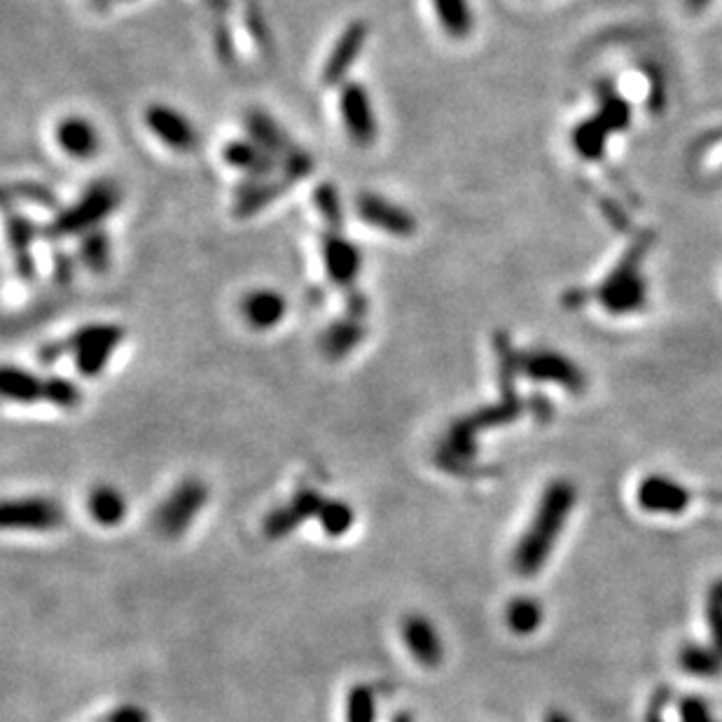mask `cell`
Wrapping results in <instances>:
<instances>
[{
    "label": "cell",
    "instance_id": "cell-1",
    "mask_svg": "<svg viewBox=\"0 0 722 722\" xmlns=\"http://www.w3.org/2000/svg\"><path fill=\"white\" fill-rule=\"evenodd\" d=\"M575 503V489L571 482H552L547 487L543 501L538 505L536 517L519 540L515 550V571L524 578L536 575L540 568L545 566L547 557H550L554 543H557L559 531L564 529L568 512H571Z\"/></svg>",
    "mask_w": 722,
    "mask_h": 722
},
{
    "label": "cell",
    "instance_id": "cell-2",
    "mask_svg": "<svg viewBox=\"0 0 722 722\" xmlns=\"http://www.w3.org/2000/svg\"><path fill=\"white\" fill-rule=\"evenodd\" d=\"M122 204V190L115 180L99 178L85 187L73 204H68L57 211L52 222L43 227V234L50 241H64L71 236H80L101 227L110 215H113Z\"/></svg>",
    "mask_w": 722,
    "mask_h": 722
},
{
    "label": "cell",
    "instance_id": "cell-3",
    "mask_svg": "<svg viewBox=\"0 0 722 722\" xmlns=\"http://www.w3.org/2000/svg\"><path fill=\"white\" fill-rule=\"evenodd\" d=\"M650 236L636 241L624 255L620 265H617L603 286L599 288V300L610 314H631L638 311L645 304V281L641 276V262L643 253L648 251Z\"/></svg>",
    "mask_w": 722,
    "mask_h": 722
},
{
    "label": "cell",
    "instance_id": "cell-4",
    "mask_svg": "<svg viewBox=\"0 0 722 722\" xmlns=\"http://www.w3.org/2000/svg\"><path fill=\"white\" fill-rule=\"evenodd\" d=\"M124 335L127 332L117 323H87L71 332V337L66 339L68 353L73 356V363L82 377H101Z\"/></svg>",
    "mask_w": 722,
    "mask_h": 722
},
{
    "label": "cell",
    "instance_id": "cell-5",
    "mask_svg": "<svg viewBox=\"0 0 722 722\" xmlns=\"http://www.w3.org/2000/svg\"><path fill=\"white\" fill-rule=\"evenodd\" d=\"M208 503V487L199 477H185L178 487L164 498L155 512V526L164 538L176 540L187 533L194 519Z\"/></svg>",
    "mask_w": 722,
    "mask_h": 722
},
{
    "label": "cell",
    "instance_id": "cell-6",
    "mask_svg": "<svg viewBox=\"0 0 722 722\" xmlns=\"http://www.w3.org/2000/svg\"><path fill=\"white\" fill-rule=\"evenodd\" d=\"M339 117L351 143L370 148L379 138V120L374 113L370 92L363 82L349 80L339 87Z\"/></svg>",
    "mask_w": 722,
    "mask_h": 722
},
{
    "label": "cell",
    "instance_id": "cell-7",
    "mask_svg": "<svg viewBox=\"0 0 722 722\" xmlns=\"http://www.w3.org/2000/svg\"><path fill=\"white\" fill-rule=\"evenodd\" d=\"M143 124L164 148L190 155L199 148V131L187 115L169 103H150L143 110Z\"/></svg>",
    "mask_w": 722,
    "mask_h": 722
},
{
    "label": "cell",
    "instance_id": "cell-8",
    "mask_svg": "<svg viewBox=\"0 0 722 722\" xmlns=\"http://www.w3.org/2000/svg\"><path fill=\"white\" fill-rule=\"evenodd\" d=\"M321 255L325 276L339 290L356 288L358 276L363 272V251L353 244L344 232L325 229L321 234Z\"/></svg>",
    "mask_w": 722,
    "mask_h": 722
},
{
    "label": "cell",
    "instance_id": "cell-9",
    "mask_svg": "<svg viewBox=\"0 0 722 722\" xmlns=\"http://www.w3.org/2000/svg\"><path fill=\"white\" fill-rule=\"evenodd\" d=\"M3 529L8 531H33L45 533L54 531L64 524V510L59 503L50 498L33 496V498H10L3 503Z\"/></svg>",
    "mask_w": 722,
    "mask_h": 722
},
{
    "label": "cell",
    "instance_id": "cell-10",
    "mask_svg": "<svg viewBox=\"0 0 722 722\" xmlns=\"http://www.w3.org/2000/svg\"><path fill=\"white\" fill-rule=\"evenodd\" d=\"M356 215L365 222L367 227L379 229L388 236L398 239H409L416 234V218L407 208H402L395 201L381 197L377 192H360L353 201Z\"/></svg>",
    "mask_w": 722,
    "mask_h": 722
},
{
    "label": "cell",
    "instance_id": "cell-11",
    "mask_svg": "<svg viewBox=\"0 0 722 722\" xmlns=\"http://www.w3.org/2000/svg\"><path fill=\"white\" fill-rule=\"evenodd\" d=\"M367 36H370V24L365 19H353L344 26L323 64L321 78L325 87H342L344 82H349V73L365 50Z\"/></svg>",
    "mask_w": 722,
    "mask_h": 722
},
{
    "label": "cell",
    "instance_id": "cell-12",
    "mask_svg": "<svg viewBox=\"0 0 722 722\" xmlns=\"http://www.w3.org/2000/svg\"><path fill=\"white\" fill-rule=\"evenodd\" d=\"M519 370L533 381H554L566 386L571 393H582L585 374L571 358L554 351H529L519 356Z\"/></svg>",
    "mask_w": 722,
    "mask_h": 722
},
{
    "label": "cell",
    "instance_id": "cell-13",
    "mask_svg": "<svg viewBox=\"0 0 722 722\" xmlns=\"http://www.w3.org/2000/svg\"><path fill=\"white\" fill-rule=\"evenodd\" d=\"M325 501H328V498H325L321 491L304 487L297 491V494L293 496V501H290L288 505H281V508L269 512L262 531H265V536L269 540L286 538L297 529V526H302L304 522H307V519H318Z\"/></svg>",
    "mask_w": 722,
    "mask_h": 722
},
{
    "label": "cell",
    "instance_id": "cell-14",
    "mask_svg": "<svg viewBox=\"0 0 722 722\" xmlns=\"http://www.w3.org/2000/svg\"><path fill=\"white\" fill-rule=\"evenodd\" d=\"M54 141L66 157L75 162H89L101 152V134L85 115H66L54 127Z\"/></svg>",
    "mask_w": 722,
    "mask_h": 722
},
{
    "label": "cell",
    "instance_id": "cell-15",
    "mask_svg": "<svg viewBox=\"0 0 722 722\" xmlns=\"http://www.w3.org/2000/svg\"><path fill=\"white\" fill-rule=\"evenodd\" d=\"M239 311L248 328L267 332L279 328L286 321L288 300L286 295L274 288H253L241 297Z\"/></svg>",
    "mask_w": 722,
    "mask_h": 722
},
{
    "label": "cell",
    "instance_id": "cell-16",
    "mask_svg": "<svg viewBox=\"0 0 722 722\" xmlns=\"http://www.w3.org/2000/svg\"><path fill=\"white\" fill-rule=\"evenodd\" d=\"M400 634H402V643L409 650L416 662L426 669H435V666L442 664L444 659V645L442 638L437 634V627L428 617H423L419 613L407 615L405 620L400 624Z\"/></svg>",
    "mask_w": 722,
    "mask_h": 722
},
{
    "label": "cell",
    "instance_id": "cell-17",
    "mask_svg": "<svg viewBox=\"0 0 722 722\" xmlns=\"http://www.w3.org/2000/svg\"><path fill=\"white\" fill-rule=\"evenodd\" d=\"M222 162L234 171L244 173V178H272L279 176V159L269 155L265 148L253 143L251 138H232L222 145Z\"/></svg>",
    "mask_w": 722,
    "mask_h": 722
},
{
    "label": "cell",
    "instance_id": "cell-18",
    "mask_svg": "<svg viewBox=\"0 0 722 722\" xmlns=\"http://www.w3.org/2000/svg\"><path fill=\"white\" fill-rule=\"evenodd\" d=\"M38 234H43V229L29 215L8 211V241L15 255V272L24 283L36 281L38 276V262L33 258V244L38 241Z\"/></svg>",
    "mask_w": 722,
    "mask_h": 722
},
{
    "label": "cell",
    "instance_id": "cell-19",
    "mask_svg": "<svg viewBox=\"0 0 722 722\" xmlns=\"http://www.w3.org/2000/svg\"><path fill=\"white\" fill-rule=\"evenodd\" d=\"M288 185L279 176L272 178H244L234 190V206L232 211L239 220L253 218L274 204Z\"/></svg>",
    "mask_w": 722,
    "mask_h": 722
},
{
    "label": "cell",
    "instance_id": "cell-20",
    "mask_svg": "<svg viewBox=\"0 0 722 722\" xmlns=\"http://www.w3.org/2000/svg\"><path fill=\"white\" fill-rule=\"evenodd\" d=\"M367 337V325L358 318L344 316L335 318L325 325L321 335H318V349L330 363H339V360L349 358Z\"/></svg>",
    "mask_w": 722,
    "mask_h": 722
},
{
    "label": "cell",
    "instance_id": "cell-21",
    "mask_svg": "<svg viewBox=\"0 0 722 722\" xmlns=\"http://www.w3.org/2000/svg\"><path fill=\"white\" fill-rule=\"evenodd\" d=\"M708 617H711L713 631H715V648L713 652L706 650H692L687 648L680 657V662L690 673H699V676H713L722 669V582L713 587L711 599H708Z\"/></svg>",
    "mask_w": 722,
    "mask_h": 722
},
{
    "label": "cell",
    "instance_id": "cell-22",
    "mask_svg": "<svg viewBox=\"0 0 722 722\" xmlns=\"http://www.w3.org/2000/svg\"><path fill=\"white\" fill-rule=\"evenodd\" d=\"M638 505L648 512L678 515L690 505V494L673 479L652 475L645 477L641 489H638Z\"/></svg>",
    "mask_w": 722,
    "mask_h": 722
},
{
    "label": "cell",
    "instance_id": "cell-23",
    "mask_svg": "<svg viewBox=\"0 0 722 722\" xmlns=\"http://www.w3.org/2000/svg\"><path fill=\"white\" fill-rule=\"evenodd\" d=\"M244 127H246V138H251L253 143H258L260 148H265L269 155H274L276 159H281L288 150L295 148L293 138L288 136V131L283 129L267 110L248 108L244 113Z\"/></svg>",
    "mask_w": 722,
    "mask_h": 722
},
{
    "label": "cell",
    "instance_id": "cell-24",
    "mask_svg": "<svg viewBox=\"0 0 722 722\" xmlns=\"http://www.w3.org/2000/svg\"><path fill=\"white\" fill-rule=\"evenodd\" d=\"M0 391H3V398L8 402L36 405V402H43L45 377L26 370V367L5 365L3 374H0Z\"/></svg>",
    "mask_w": 722,
    "mask_h": 722
},
{
    "label": "cell",
    "instance_id": "cell-25",
    "mask_svg": "<svg viewBox=\"0 0 722 722\" xmlns=\"http://www.w3.org/2000/svg\"><path fill=\"white\" fill-rule=\"evenodd\" d=\"M127 498L122 496L120 489L108 487V484H99L89 491L87 496V512L94 524L103 526V529H115L127 517Z\"/></svg>",
    "mask_w": 722,
    "mask_h": 722
},
{
    "label": "cell",
    "instance_id": "cell-26",
    "mask_svg": "<svg viewBox=\"0 0 722 722\" xmlns=\"http://www.w3.org/2000/svg\"><path fill=\"white\" fill-rule=\"evenodd\" d=\"M440 29L451 40H468L475 31V10L470 0H430Z\"/></svg>",
    "mask_w": 722,
    "mask_h": 722
},
{
    "label": "cell",
    "instance_id": "cell-27",
    "mask_svg": "<svg viewBox=\"0 0 722 722\" xmlns=\"http://www.w3.org/2000/svg\"><path fill=\"white\" fill-rule=\"evenodd\" d=\"M78 262L87 272L106 274L113 265V241L103 227L82 234L78 241Z\"/></svg>",
    "mask_w": 722,
    "mask_h": 722
},
{
    "label": "cell",
    "instance_id": "cell-28",
    "mask_svg": "<svg viewBox=\"0 0 722 722\" xmlns=\"http://www.w3.org/2000/svg\"><path fill=\"white\" fill-rule=\"evenodd\" d=\"M15 201L17 204L24 201V204L45 208V211H61L59 194L50 185L40 183V180H17V183L5 187V206L10 208Z\"/></svg>",
    "mask_w": 722,
    "mask_h": 722
},
{
    "label": "cell",
    "instance_id": "cell-29",
    "mask_svg": "<svg viewBox=\"0 0 722 722\" xmlns=\"http://www.w3.org/2000/svg\"><path fill=\"white\" fill-rule=\"evenodd\" d=\"M311 201H314L316 213L321 215L325 225H328V229L342 232L346 213H344L342 194H339L337 185L330 183V180H323V183H318L314 187V192H311Z\"/></svg>",
    "mask_w": 722,
    "mask_h": 722
},
{
    "label": "cell",
    "instance_id": "cell-30",
    "mask_svg": "<svg viewBox=\"0 0 722 722\" xmlns=\"http://www.w3.org/2000/svg\"><path fill=\"white\" fill-rule=\"evenodd\" d=\"M608 127L603 124L599 117H592V120L582 122L573 131V148L578 150V155L585 159H601L603 152H606V141H608Z\"/></svg>",
    "mask_w": 722,
    "mask_h": 722
},
{
    "label": "cell",
    "instance_id": "cell-31",
    "mask_svg": "<svg viewBox=\"0 0 722 722\" xmlns=\"http://www.w3.org/2000/svg\"><path fill=\"white\" fill-rule=\"evenodd\" d=\"M353 522H356V512L346 501H339V498H328L323 503L321 515H318V524L325 536L330 538H342L353 529Z\"/></svg>",
    "mask_w": 722,
    "mask_h": 722
},
{
    "label": "cell",
    "instance_id": "cell-32",
    "mask_svg": "<svg viewBox=\"0 0 722 722\" xmlns=\"http://www.w3.org/2000/svg\"><path fill=\"white\" fill-rule=\"evenodd\" d=\"M346 722H377V694L370 685H353L349 690Z\"/></svg>",
    "mask_w": 722,
    "mask_h": 722
},
{
    "label": "cell",
    "instance_id": "cell-33",
    "mask_svg": "<svg viewBox=\"0 0 722 722\" xmlns=\"http://www.w3.org/2000/svg\"><path fill=\"white\" fill-rule=\"evenodd\" d=\"M543 622V610L533 599H515L508 606V627L519 636H529Z\"/></svg>",
    "mask_w": 722,
    "mask_h": 722
},
{
    "label": "cell",
    "instance_id": "cell-34",
    "mask_svg": "<svg viewBox=\"0 0 722 722\" xmlns=\"http://www.w3.org/2000/svg\"><path fill=\"white\" fill-rule=\"evenodd\" d=\"M43 402H50V405L59 409H78L82 402V393L78 384H73L71 379L57 377V374H47Z\"/></svg>",
    "mask_w": 722,
    "mask_h": 722
},
{
    "label": "cell",
    "instance_id": "cell-35",
    "mask_svg": "<svg viewBox=\"0 0 722 722\" xmlns=\"http://www.w3.org/2000/svg\"><path fill=\"white\" fill-rule=\"evenodd\" d=\"M311 173H314V157L300 145H295L293 150H288L286 155L279 159V178L288 187L293 183H300V180H307Z\"/></svg>",
    "mask_w": 722,
    "mask_h": 722
},
{
    "label": "cell",
    "instance_id": "cell-36",
    "mask_svg": "<svg viewBox=\"0 0 722 722\" xmlns=\"http://www.w3.org/2000/svg\"><path fill=\"white\" fill-rule=\"evenodd\" d=\"M244 17H246V29L248 33H251L253 43L258 50L265 54V57H274V36H272V29H269L267 19H265V12H262V8L255 0H248L246 10H244Z\"/></svg>",
    "mask_w": 722,
    "mask_h": 722
},
{
    "label": "cell",
    "instance_id": "cell-37",
    "mask_svg": "<svg viewBox=\"0 0 722 722\" xmlns=\"http://www.w3.org/2000/svg\"><path fill=\"white\" fill-rule=\"evenodd\" d=\"M599 101H601V110L596 117L606 124L608 131H624L629 127L631 113H629L627 101L610 92V89H603V92L599 94Z\"/></svg>",
    "mask_w": 722,
    "mask_h": 722
},
{
    "label": "cell",
    "instance_id": "cell-38",
    "mask_svg": "<svg viewBox=\"0 0 722 722\" xmlns=\"http://www.w3.org/2000/svg\"><path fill=\"white\" fill-rule=\"evenodd\" d=\"M213 50L215 57H218L220 64L225 66H234L236 61V43L232 36V29L225 19H215L213 24Z\"/></svg>",
    "mask_w": 722,
    "mask_h": 722
},
{
    "label": "cell",
    "instance_id": "cell-39",
    "mask_svg": "<svg viewBox=\"0 0 722 722\" xmlns=\"http://www.w3.org/2000/svg\"><path fill=\"white\" fill-rule=\"evenodd\" d=\"M75 269H78V260H75L71 253L61 251V248L52 253V281L57 283L59 288L71 286L75 279Z\"/></svg>",
    "mask_w": 722,
    "mask_h": 722
},
{
    "label": "cell",
    "instance_id": "cell-40",
    "mask_svg": "<svg viewBox=\"0 0 722 722\" xmlns=\"http://www.w3.org/2000/svg\"><path fill=\"white\" fill-rule=\"evenodd\" d=\"M367 311H370V300H367V295L363 293V290H358V288L346 290L344 316H351V318H358V321H365Z\"/></svg>",
    "mask_w": 722,
    "mask_h": 722
},
{
    "label": "cell",
    "instance_id": "cell-41",
    "mask_svg": "<svg viewBox=\"0 0 722 722\" xmlns=\"http://www.w3.org/2000/svg\"><path fill=\"white\" fill-rule=\"evenodd\" d=\"M680 715H683V722H713L711 711L701 699H685L680 706Z\"/></svg>",
    "mask_w": 722,
    "mask_h": 722
},
{
    "label": "cell",
    "instance_id": "cell-42",
    "mask_svg": "<svg viewBox=\"0 0 722 722\" xmlns=\"http://www.w3.org/2000/svg\"><path fill=\"white\" fill-rule=\"evenodd\" d=\"M66 353H68V344H66V339H64V342H45V344L40 346V349H38L36 358H38V363H40V365L50 367V365L57 363L59 358H64Z\"/></svg>",
    "mask_w": 722,
    "mask_h": 722
},
{
    "label": "cell",
    "instance_id": "cell-43",
    "mask_svg": "<svg viewBox=\"0 0 722 722\" xmlns=\"http://www.w3.org/2000/svg\"><path fill=\"white\" fill-rule=\"evenodd\" d=\"M108 722H150L148 713L141 706H120L115 713H110Z\"/></svg>",
    "mask_w": 722,
    "mask_h": 722
},
{
    "label": "cell",
    "instance_id": "cell-44",
    "mask_svg": "<svg viewBox=\"0 0 722 722\" xmlns=\"http://www.w3.org/2000/svg\"><path fill=\"white\" fill-rule=\"evenodd\" d=\"M208 10L213 12L215 19H225V15L232 10V0H201Z\"/></svg>",
    "mask_w": 722,
    "mask_h": 722
},
{
    "label": "cell",
    "instance_id": "cell-45",
    "mask_svg": "<svg viewBox=\"0 0 722 722\" xmlns=\"http://www.w3.org/2000/svg\"><path fill=\"white\" fill-rule=\"evenodd\" d=\"M683 3H685V8H687V10H692V12H701V10L706 8L708 3H711V0H683Z\"/></svg>",
    "mask_w": 722,
    "mask_h": 722
},
{
    "label": "cell",
    "instance_id": "cell-46",
    "mask_svg": "<svg viewBox=\"0 0 722 722\" xmlns=\"http://www.w3.org/2000/svg\"><path fill=\"white\" fill-rule=\"evenodd\" d=\"M391 722H414V715L407 713V711H400Z\"/></svg>",
    "mask_w": 722,
    "mask_h": 722
},
{
    "label": "cell",
    "instance_id": "cell-47",
    "mask_svg": "<svg viewBox=\"0 0 722 722\" xmlns=\"http://www.w3.org/2000/svg\"><path fill=\"white\" fill-rule=\"evenodd\" d=\"M547 722H571V720H568L564 713H557V711H554V713L547 715Z\"/></svg>",
    "mask_w": 722,
    "mask_h": 722
},
{
    "label": "cell",
    "instance_id": "cell-48",
    "mask_svg": "<svg viewBox=\"0 0 722 722\" xmlns=\"http://www.w3.org/2000/svg\"><path fill=\"white\" fill-rule=\"evenodd\" d=\"M648 722H662V720H659V701H655V704H652V711H650V715H648Z\"/></svg>",
    "mask_w": 722,
    "mask_h": 722
},
{
    "label": "cell",
    "instance_id": "cell-49",
    "mask_svg": "<svg viewBox=\"0 0 722 722\" xmlns=\"http://www.w3.org/2000/svg\"><path fill=\"white\" fill-rule=\"evenodd\" d=\"M110 3H113V0H92V5L96 10H108Z\"/></svg>",
    "mask_w": 722,
    "mask_h": 722
}]
</instances>
